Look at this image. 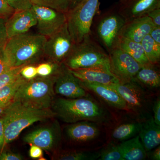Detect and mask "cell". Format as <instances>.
<instances>
[{
	"label": "cell",
	"instance_id": "3957f363",
	"mask_svg": "<svg viewBox=\"0 0 160 160\" xmlns=\"http://www.w3.org/2000/svg\"><path fill=\"white\" fill-rule=\"evenodd\" d=\"M47 38L39 33L26 32L8 39L4 46L11 67L34 65L44 57Z\"/></svg>",
	"mask_w": 160,
	"mask_h": 160
},
{
	"label": "cell",
	"instance_id": "30bf717a",
	"mask_svg": "<svg viewBox=\"0 0 160 160\" xmlns=\"http://www.w3.org/2000/svg\"><path fill=\"white\" fill-rule=\"evenodd\" d=\"M54 91L55 94L66 98H77L88 97L86 89L78 78L63 63L54 74Z\"/></svg>",
	"mask_w": 160,
	"mask_h": 160
},
{
	"label": "cell",
	"instance_id": "f6af8a7d",
	"mask_svg": "<svg viewBox=\"0 0 160 160\" xmlns=\"http://www.w3.org/2000/svg\"><path fill=\"white\" fill-rule=\"evenodd\" d=\"M77 0H69V3H70H70L71 2L74 3L76 2Z\"/></svg>",
	"mask_w": 160,
	"mask_h": 160
},
{
	"label": "cell",
	"instance_id": "44dd1931",
	"mask_svg": "<svg viewBox=\"0 0 160 160\" xmlns=\"http://www.w3.org/2000/svg\"><path fill=\"white\" fill-rule=\"evenodd\" d=\"M122 152L124 160H144L147 157L139 135L123 141L118 144Z\"/></svg>",
	"mask_w": 160,
	"mask_h": 160
},
{
	"label": "cell",
	"instance_id": "74e56055",
	"mask_svg": "<svg viewBox=\"0 0 160 160\" xmlns=\"http://www.w3.org/2000/svg\"><path fill=\"white\" fill-rule=\"evenodd\" d=\"M43 149L38 146L31 145L29 149V154L30 157L33 159L42 158L43 155Z\"/></svg>",
	"mask_w": 160,
	"mask_h": 160
},
{
	"label": "cell",
	"instance_id": "8fae6325",
	"mask_svg": "<svg viewBox=\"0 0 160 160\" xmlns=\"http://www.w3.org/2000/svg\"><path fill=\"white\" fill-rule=\"evenodd\" d=\"M37 17L38 33L49 37L58 31L66 22V13L55 9L32 5Z\"/></svg>",
	"mask_w": 160,
	"mask_h": 160
},
{
	"label": "cell",
	"instance_id": "ba28073f",
	"mask_svg": "<svg viewBox=\"0 0 160 160\" xmlns=\"http://www.w3.org/2000/svg\"><path fill=\"white\" fill-rule=\"evenodd\" d=\"M23 141L34 145L50 152H58L62 142V132L59 123L55 121L51 124L35 129L26 134Z\"/></svg>",
	"mask_w": 160,
	"mask_h": 160
},
{
	"label": "cell",
	"instance_id": "52a82bcc",
	"mask_svg": "<svg viewBox=\"0 0 160 160\" xmlns=\"http://www.w3.org/2000/svg\"><path fill=\"white\" fill-rule=\"evenodd\" d=\"M75 45L66 22L58 31L47 38L44 46V57L49 62L61 65L71 53Z\"/></svg>",
	"mask_w": 160,
	"mask_h": 160
},
{
	"label": "cell",
	"instance_id": "f1b7e54d",
	"mask_svg": "<svg viewBox=\"0 0 160 160\" xmlns=\"http://www.w3.org/2000/svg\"><path fill=\"white\" fill-rule=\"evenodd\" d=\"M99 160H124L119 145L110 144L100 152Z\"/></svg>",
	"mask_w": 160,
	"mask_h": 160
},
{
	"label": "cell",
	"instance_id": "277c9868",
	"mask_svg": "<svg viewBox=\"0 0 160 160\" xmlns=\"http://www.w3.org/2000/svg\"><path fill=\"white\" fill-rule=\"evenodd\" d=\"M54 80V74L46 77L38 76L26 80L18 90L14 101L39 109H51L55 94Z\"/></svg>",
	"mask_w": 160,
	"mask_h": 160
},
{
	"label": "cell",
	"instance_id": "60d3db41",
	"mask_svg": "<svg viewBox=\"0 0 160 160\" xmlns=\"http://www.w3.org/2000/svg\"><path fill=\"white\" fill-rule=\"evenodd\" d=\"M5 146V128L2 118L0 116V150Z\"/></svg>",
	"mask_w": 160,
	"mask_h": 160
},
{
	"label": "cell",
	"instance_id": "e575fe53",
	"mask_svg": "<svg viewBox=\"0 0 160 160\" xmlns=\"http://www.w3.org/2000/svg\"><path fill=\"white\" fill-rule=\"evenodd\" d=\"M11 68L4 50V46L0 48V74Z\"/></svg>",
	"mask_w": 160,
	"mask_h": 160
},
{
	"label": "cell",
	"instance_id": "7bdbcfd3",
	"mask_svg": "<svg viewBox=\"0 0 160 160\" xmlns=\"http://www.w3.org/2000/svg\"><path fill=\"white\" fill-rule=\"evenodd\" d=\"M153 150L149 153V158L150 159L153 160H160V147L158 146L156 148L153 149Z\"/></svg>",
	"mask_w": 160,
	"mask_h": 160
},
{
	"label": "cell",
	"instance_id": "d4e9b609",
	"mask_svg": "<svg viewBox=\"0 0 160 160\" xmlns=\"http://www.w3.org/2000/svg\"><path fill=\"white\" fill-rule=\"evenodd\" d=\"M141 122L124 123L116 127L112 132V137L118 141L129 139L139 133Z\"/></svg>",
	"mask_w": 160,
	"mask_h": 160
},
{
	"label": "cell",
	"instance_id": "836d02e7",
	"mask_svg": "<svg viewBox=\"0 0 160 160\" xmlns=\"http://www.w3.org/2000/svg\"><path fill=\"white\" fill-rule=\"evenodd\" d=\"M15 11L6 0H0V18L7 19Z\"/></svg>",
	"mask_w": 160,
	"mask_h": 160
},
{
	"label": "cell",
	"instance_id": "ab89813d",
	"mask_svg": "<svg viewBox=\"0 0 160 160\" xmlns=\"http://www.w3.org/2000/svg\"><path fill=\"white\" fill-rule=\"evenodd\" d=\"M146 15L151 19L155 26L160 27V8L153 9Z\"/></svg>",
	"mask_w": 160,
	"mask_h": 160
},
{
	"label": "cell",
	"instance_id": "f546056e",
	"mask_svg": "<svg viewBox=\"0 0 160 160\" xmlns=\"http://www.w3.org/2000/svg\"><path fill=\"white\" fill-rule=\"evenodd\" d=\"M24 66L11 67L0 74V88L12 82L21 75V70Z\"/></svg>",
	"mask_w": 160,
	"mask_h": 160
},
{
	"label": "cell",
	"instance_id": "7c38bea8",
	"mask_svg": "<svg viewBox=\"0 0 160 160\" xmlns=\"http://www.w3.org/2000/svg\"><path fill=\"white\" fill-rule=\"evenodd\" d=\"M110 86L122 98L127 109L138 113H141L146 109L148 106L147 94L134 79L126 83L118 82Z\"/></svg>",
	"mask_w": 160,
	"mask_h": 160
},
{
	"label": "cell",
	"instance_id": "d590c367",
	"mask_svg": "<svg viewBox=\"0 0 160 160\" xmlns=\"http://www.w3.org/2000/svg\"><path fill=\"white\" fill-rule=\"evenodd\" d=\"M6 19L0 18V48L4 46L8 40L6 28Z\"/></svg>",
	"mask_w": 160,
	"mask_h": 160
},
{
	"label": "cell",
	"instance_id": "484cf974",
	"mask_svg": "<svg viewBox=\"0 0 160 160\" xmlns=\"http://www.w3.org/2000/svg\"><path fill=\"white\" fill-rule=\"evenodd\" d=\"M141 43L149 62L153 65L158 63L160 60V45L156 42L149 34L143 38Z\"/></svg>",
	"mask_w": 160,
	"mask_h": 160
},
{
	"label": "cell",
	"instance_id": "4dcf8cb0",
	"mask_svg": "<svg viewBox=\"0 0 160 160\" xmlns=\"http://www.w3.org/2000/svg\"><path fill=\"white\" fill-rule=\"evenodd\" d=\"M61 65L50 62L41 63L37 66L38 76L46 77L52 75L56 73Z\"/></svg>",
	"mask_w": 160,
	"mask_h": 160
},
{
	"label": "cell",
	"instance_id": "e0dca14e",
	"mask_svg": "<svg viewBox=\"0 0 160 160\" xmlns=\"http://www.w3.org/2000/svg\"><path fill=\"white\" fill-rule=\"evenodd\" d=\"M72 73L81 82L111 86L120 82L111 70L102 67L70 69Z\"/></svg>",
	"mask_w": 160,
	"mask_h": 160
},
{
	"label": "cell",
	"instance_id": "83f0119b",
	"mask_svg": "<svg viewBox=\"0 0 160 160\" xmlns=\"http://www.w3.org/2000/svg\"><path fill=\"white\" fill-rule=\"evenodd\" d=\"M32 5L44 6L67 13L70 9L69 0H30Z\"/></svg>",
	"mask_w": 160,
	"mask_h": 160
},
{
	"label": "cell",
	"instance_id": "d6986e66",
	"mask_svg": "<svg viewBox=\"0 0 160 160\" xmlns=\"http://www.w3.org/2000/svg\"><path fill=\"white\" fill-rule=\"evenodd\" d=\"M138 134L146 152L160 146V126L155 123L152 116L142 123Z\"/></svg>",
	"mask_w": 160,
	"mask_h": 160
},
{
	"label": "cell",
	"instance_id": "1f68e13d",
	"mask_svg": "<svg viewBox=\"0 0 160 160\" xmlns=\"http://www.w3.org/2000/svg\"><path fill=\"white\" fill-rule=\"evenodd\" d=\"M8 4L16 11L26 10L32 7L30 0H6Z\"/></svg>",
	"mask_w": 160,
	"mask_h": 160
},
{
	"label": "cell",
	"instance_id": "9a60e30c",
	"mask_svg": "<svg viewBox=\"0 0 160 160\" xmlns=\"http://www.w3.org/2000/svg\"><path fill=\"white\" fill-rule=\"evenodd\" d=\"M66 134L75 142H86L96 138L100 135L98 123L84 121L71 123L66 127Z\"/></svg>",
	"mask_w": 160,
	"mask_h": 160
},
{
	"label": "cell",
	"instance_id": "7402d4cb",
	"mask_svg": "<svg viewBox=\"0 0 160 160\" xmlns=\"http://www.w3.org/2000/svg\"><path fill=\"white\" fill-rule=\"evenodd\" d=\"M152 64L142 66L136 75L134 79L150 88H158L160 86V76Z\"/></svg>",
	"mask_w": 160,
	"mask_h": 160
},
{
	"label": "cell",
	"instance_id": "8992f818",
	"mask_svg": "<svg viewBox=\"0 0 160 160\" xmlns=\"http://www.w3.org/2000/svg\"><path fill=\"white\" fill-rule=\"evenodd\" d=\"M63 63L70 69L102 67L110 70L109 56L89 42L88 39L76 44Z\"/></svg>",
	"mask_w": 160,
	"mask_h": 160
},
{
	"label": "cell",
	"instance_id": "4fadbf2b",
	"mask_svg": "<svg viewBox=\"0 0 160 160\" xmlns=\"http://www.w3.org/2000/svg\"><path fill=\"white\" fill-rule=\"evenodd\" d=\"M37 17L32 7L26 10L16 11L6 20V28L8 38L28 32L36 26Z\"/></svg>",
	"mask_w": 160,
	"mask_h": 160
},
{
	"label": "cell",
	"instance_id": "7a4b0ae2",
	"mask_svg": "<svg viewBox=\"0 0 160 160\" xmlns=\"http://www.w3.org/2000/svg\"><path fill=\"white\" fill-rule=\"evenodd\" d=\"M51 109H39L13 101L5 108L1 116L5 128V145L17 138L24 129L38 122H45L55 117Z\"/></svg>",
	"mask_w": 160,
	"mask_h": 160
},
{
	"label": "cell",
	"instance_id": "ffe728a7",
	"mask_svg": "<svg viewBox=\"0 0 160 160\" xmlns=\"http://www.w3.org/2000/svg\"><path fill=\"white\" fill-rule=\"evenodd\" d=\"M116 45V46L129 54L142 66L151 65L141 43L119 36Z\"/></svg>",
	"mask_w": 160,
	"mask_h": 160
},
{
	"label": "cell",
	"instance_id": "603a6c76",
	"mask_svg": "<svg viewBox=\"0 0 160 160\" xmlns=\"http://www.w3.org/2000/svg\"><path fill=\"white\" fill-rule=\"evenodd\" d=\"M26 80L21 75L12 82L0 88L1 108H6L14 101L18 90Z\"/></svg>",
	"mask_w": 160,
	"mask_h": 160
},
{
	"label": "cell",
	"instance_id": "5b68a950",
	"mask_svg": "<svg viewBox=\"0 0 160 160\" xmlns=\"http://www.w3.org/2000/svg\"><path fill=\"white\" fill-rule=\"evenodd\" d=\"M99 0H81L66 13L68 29L76 44L88 39Z\"/></svg>",
	"mask_w": 160,
	"mask_h": 160
},
{
	"label": "cell",
	"instance_id": "cb8c5ba5",
	"mask_svg": "<svg viewBox=\"0 0 160 160\" xmlns=\"http://www.w3.org/2000/svg\"><path fill=\"white\" fill-rule=\"evenodd\" d=\"M158 8L160 0H136L129 8V16L132 19L139 17Z\"/></svg>",
	"mask_w": 160,
	"mask_h": 160
},
{
	"label": "cell",
	"instance_id": "6da1fadb",
	"mask_svg": "<svg viewBox=\"0 0 160 160\" xmlns=\"http://www.w3.org/2000/svg\"><path fill=\"white\" fill-rule=\"evenodd\" d=\"M51 109L55 115V117L69 124L84 121L105 122L109 118L106 109L88 97L55 98Z\"/></svg>",
	"mask_w": 160,
	"mask_h": 160
},
{
	"label": "cell",
	"instance_id": "8d00e7d4",
	"mask_svg": "<svg viewBox=\"0 0 160 160\" xmlns=\"http://www.w3.org/2000/svg\"><path fill=\"white\" fill-rule=\"evenodd\" d=\"M23 157L18 153L9 152H3L0 153V160H22Z\"/></svg>",
	"mask_w": 160,
	"mask_h": 160
},
{
	"label": "cell",
	"instance_id": "ac0fdd59",
	"mask_svg": "<svg viewBox=\"0 0 160 160\" xmlns=\"http://www.w3.org/2000/svg\"><path fill=\"white\" fill-rule=\"evenodd\" d=\"M80 82L83 87L95 93L104 102L112 107L119 109H127L124 100L115 89L111 86L96 83Z\"/></svg>",
	"mask_w": 160,
	"mask_h": 160
},
{
	"label": "cell",
	"instance_id": "9c48e42d",
	"mask_svg": "<svg viewBox=\"0 0 160 160\" xmlns=\"http://www.w3.org/2000/svg\"><path fill=\"white\" fill-rule=\"evenodd\" d=\"M110 70L120 82L134 79L142 66L129 54L116 46L109 56Z\"/></svg>",
	"mask_w": 160,
	"mask_h": 160
},
{
	"label": "cell",
	"instance_id": "b9f144b4",
	"mask_svg": "<svg viewBox=\"0 0 160 160\" xmlns=\"http://www.w3.org/2000/svg\"><path fill=\"white\" fill-rule=\"evenodd\" d=\"M149 35L156 42L160 45V27L155 26Z\"/></svg>",
	"mask_w": 160,
	"mask_h": 160
},
{
	"label": "cell",
	"instance_id": "4316f807",
	"mask_svg": "<svg viewBox=\"0 0 160 160\" xmlns=\"http://www.w3.org/2000/svg\"><path fill=\"white\" fill-rule=\"evenodd\" d=\"M100 152L64 151L56 155V159L59 160H95L100 157Z\"/></svg>",
	"mask_w": 160,
	"mask_h": 160
},
{
	"label": "cell",
	"instance_id": "5bb4252c",
	"mask_svg": "<svg viewBox=\"0 0 160 160\" xmlns=\"http://www.w3.org/2000/svg\"><path fill=\"white\" fill-rule=\"evenodd\" d=\"M154 24L147 15L131 20L122 27L119 35L132 41L141 43L143 38L149 34Z\"/></svg>",
	"mask_w": 160,
	"mask_h": 160
},
{
	"label": "cell",
	"instance_id": "f35d334b",
	"mask_svg": "<svg viewBox=\"0 0 160 160\" xmlns=\"http://www.w3.org/2000/svg\"><path fill=\"white\" fill-rule=\"evenodd\" d=\"M153 120L155 123L157 124L158 126H160V98H158L156 100L153 104Z\"/></svg>",
	"mask_w": 160,
	"mask_h": 160
},
{
	"label": "cell",
	"instance_id": "ee69618b",
	"mask_svg": "<svg viewBox=\"0 0 160 160\" xmlns=\"http://www.w3.org/2000/svg\"><path fill=\"white\" fill-rule=\"evenodd\" d=\"M5 109V108H1V107H0V116L2 114L3 112H4Z\"/></svg>",
	"mask_w": 160,
	"mask_h": 160
},
{
	"label": "cell",
	"instance_id": "2e32d148",
	"mask_svg": "<svg viewBox=\"0 0 160 160\" xmlns=\"http://www.w3.org/2000/svg\"><path fill=\"white\" fill-rule=\"evenodd\" d=\"M125 24L123 19L117 15L108 17L100 23L98 33L108 49H112L116 46L120 30Z\"/></svg>",
	"mask_w": 160,
	"mask_h": 160
},
{
	"label": "cell",
	"instance_id": "d6a6232c",
	"mask_svg": "<svg viewBox=\"0 0 160 160\" xmlns=\"http://www.w3.org/2000/svg\"><path fill=\"white\" fill-rule=\"evenodd\" d=\"M21 76L27 80H30L38 76L37 66L34 65H26L23 67L21 70Z\"/></svg>",
	"mask_w": 160,
	"mask_h": 160
}]
</instances>
